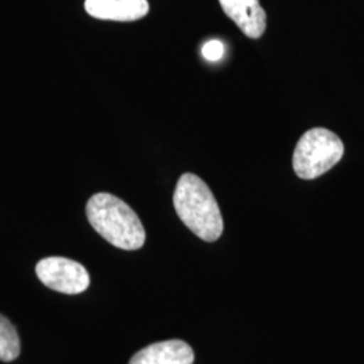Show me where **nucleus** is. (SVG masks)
<instances>
[{
  "label": "nucleus",
  "mask_w": 364,
  "mask_h": 364,
  "mask_svg": "<svg viewBox=\"0 0 364 364\" xmlns=\"http://www.w3.org/2000/svg\"><path fill=\"white\" fill-rule=\"evenodd\" d=\"M173 204L182 223L200 239L215 242L220 237L224 223L220 208L208 185L192 173L177 182Z\"/></svg>",
  "instance_id": "obj_1"
},
{
  "label": "nucleus",
  "mask_w": 364,
  "mask_h": 364,
  "mask_svg": "<svg viewBox=\"0 0 364 364\" xmlns=\"http://www.w3.org/2000/svg\"><path fill=\"white\" fill-rule=\"evenodd\" d=\"M87 216L93 230L112 246L127 251L144 247L146 232L142 221L117 196H92L87 204Z\"/></svg>",
  "instance_id": "obj_2"
},
{
  "label": "nucleus",
  "mask_w": 364,
  "mask_h": 364,
  "mask_svg": "<svg viewBox=\"0 0 364 364\" xmlns=\"http://www.w3.org/2000/svg\"><path fill=\"white\" fill-rule=\"evenodd\" d=\"M344 154V144L335 132L323 127L306 131L296 146L293 169L302 180H314L332 169Z\"/></svg>",
  "instance_id": "obj_3"
},
{
  "label": "nucleus",
  "mask_w": 364,
  "mask_h": 364,
  "mask_svg": "<svg viewBox=\"0 0 364 364\" xmlns=\"http://www.w3.org/2000/svg\"><path fill=\"white\" fill-rule=\"evenodd\" d=\"M36 273L45 287L64 294H78L90 287V274L85 267L63 257L39 260Z\"/></svg>",
  "instance_id": "obj_4"
},
{
  "label": "nucleus",
  "mask_w": 364,
  "mask_h": 364,
  "mask_svg": "<svg viewBox=\"0 0 364 364\" xmlns=\"http://www.w3.org/2000/svg\"><path fill=\"white\" fill-rule=\"evenodd\" d=\"M221 9L248 38H260L266 30L267 16L259 0H219Z\"/></svg>",
  "instance_id": "obj_5"
},
{
  "label": "nucleus",
  "mask_w": 364,
  "mask_h": 364,
  "mask_svg": "<svg viewBox=\"0 0 364 364\" xmlns=\"http://www.w3.org/2000/svg\"><path fill=\"white\" fill-rule=\"evenodd\" d=\"M147 0H85V11L96 19L134 22L149 13Z\"/></svg>",
  "instance_id": "obj_6"
},
{
  "label": "nucleus",
  "mask_w": 364,
  "mask_h": 364,
  "mask_svg": "<svg viewBox=\"0 0 364 364\" xmlns=\"http://www.w3.org/2000/svg\"><path fill=\"white\" fill-rule=\"evenodd\" d=\"M195 352L182 340H166L147 346L131 358L130 364H193Z\"/></svg>",
  "instance_id": "obj_7"
},
{
  "label": "nucleus",
  "mask_w": 364,
  "mask_h": 364,
  "mask_svg": "<svg viewBox=\"0 0 364 364\" xmlns=\"http://www.w3.org/2000/svg\"><path fill=\"white\" fill-rule=\"evenodd\" d=\"M21 353V340L15 326L0 314V360L13 362Z\"/></svg>",
  "instance_id": "obj_8"
},
{
  "label": "nucleus",
  "mask_w": 364,
  "mask_h": 364,
  "mask_svg": "<svg viewBox=\"0 0 364 364\" xmlns=\"http://www.w3.org/2000/svg\"><path fill=\"white\" fill-rule=\"evenodd\" d=\"M224 54V45L218 39H212L208 41L204 46H203V55L208 60V61H219Z\"/></svg>",
  "instance_id": "obj_9"
}]
</instances>
